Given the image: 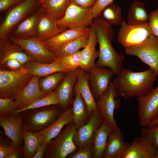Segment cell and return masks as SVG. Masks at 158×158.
I'll return each instance as SVG.
<instances>
[{
    "label": "cell",
    "instance_id": "obj_6",
    "mask_svg": "<svg viewBox=\"0 0 158 158\" xmlns=\"http://www.w3.org/2000/svg\"><path fill=\"white\" fill-rule=\"evenodd\" d=\"M25 66L16 71L0 68V97L14 99L33 76Z\"/></svg>",
    "mask_w": 158,
    "mask_h": 158
},
{
    "label": "cell",
    "instance_id": "obj_10",
    "mask_svg": "<svg viewBox=\"0 0 158 158\" xmlns=\"http://www.w3.org/2000/svg\"><path fill=\"white\" fill-rule=\"evenodd\" d=\"M118 96L115 87L111 81L107 91L96 101L97 109L104 122L111 129L119 128L114 116L115 110L119 107L121 102L120 99H115Z\"/></svg>",
    "mask_w": 158,
    "mask_h": 158
},
{
    "label": "cell",
    "instance_id": "obj_3",
    "mask_svg": "<svg viewBox=\"0 0 158 158\" xmlns=\"http://www.w3.org/2000/svg\"><path fill=\"white\" fill-rule=\"evenodd\" d=\"M41 6L40 0H23L8 9L0 24V42L8 38L14 28Z\"/></svg>",
    "mask_w": 158,
    "mask_h": 158
},
{
    "label": "cell",
    "instance_id": "obj_31",
    "mask_svg": "<svg viewBox=\"0 0 158 158\" xmlns=\"http://www.w3.org/2000/svg\"><path fill=\"white\" fill-rule=\"evenodd\" d=\"M111 130L103 122L95 132L92 143L94 158H102Z\"/></svg>",
    "mask_w": 158,
    "mask_h": 158
},
{
    "label": "cell",
    "instance_id": "obj_49",
    "mask_svg": "<svg viewBox=\"0 0 158 158\" xmlns=\"http://www.w3.org/2000/svg\"><path fill=\"white\" fill-rule=\"evenodd\" d=\"M44 0H40V2L41 3V5L43 3L44 1Z\"/></svg>",
    "mask_w": 158,
    "mask_h": 158
},
{
    "label": "cell",
    "instance_id": "obj_15",
    "mask_svg": "<svg viewBox=\"0 0 158 158\" xmlns=\"http://www.w3.org/2000/svg\"><path fill=\"white\" fill-rule=\"evenodd\" d=\"M82 69L78 67L68 73L56 89L59 99V105L65 110L73 102L74 89Z\"/></svg>",
    "mask_w": 158,
    "mask_h": 158
},
{
    "label": "cell",
    "instance_id": "obj_20",
    "mask_svg": "<svg viewBox=\"0 0 158 158\" xmlns=\"http://www.w3.org/2000/svg\"><path fill=\"white\" fill-rule=\"evenodd\" d=\"M44 12L41 6L35 12L20 22L10 34L21 39L36 37L38 23Z\"/></svg>",
    "mask_w": 158,
    "mask_h": 158
},
{
    "label": "cell",
    "instance_id": "obj_26",
    "mask_svg": "<svg viewBox=\"0 0 158 158\" xmlns=\"http://www.w3.org/2000/svg\"><path fill=\"white\" fill-rule=\"evenodd\" d=\"M90 29V27L68 29L50 39L42 42L54 53L63 44L85 35Z\"/></svg>",
    "mask_w": 158,
    "mask_h": 158
},
{
    "label": "cell",
    "instance_id": "obj_44",
    "mask_svg": "<svg viewBox=\"0 0 158 158\" xmlns=\"http://www.w3.org/2000/svg\"><path fill=\"white\" fill-rule=\"evenodd\" d=\"M23 0H0V11L3 12Z\"/></svg>",
    "mask_w": 158,
    "mask_h": 158
},
{
    "label": "cell",
    "instance_id": "obj_43",
    "mask_svg": "<svg viewBox=\"0 0 158 158\" xmlns=\"http://www.w3.org/2000/svg\"><path fill=\"white\" fill-rule=\"evenodd\" d=\"M24 65L16 60L11 59L7 60L0 67L5 66L11 71H16L24 67Z\"/></svg>",
    "mask_w": 158,
    "mask_h": 158
},
{
    "label": "cell",
    "instance_id": "obj_47",
    "mask_svg": "<svg viewBox=\"0 0 158 158\" xmlns=\"http://www.w3.org/2000/svg\"><path fill=\"white\" fill-rule=\"evenodd\" d=\"M47 144L44 142L39 147L32 158H42L47 149Z\"/></svg>",
    "mask_w": 158,
    "mask_h": 158
},
{
    "label": "cell",
    "instance_id": "obj_41",
    "mask_svg": "<svg viewBox=\"0 0 158 158\" xmlns=\"http://www.w3.org/2000/svg\"><path fill=\"white\" fill-rule=\"evenodd\" d=\"M148 23L152 34L158 37V9L149 14Z\"/></svg>",
    "mask_w": 158,
    "mask_h": 158
},
{
    "label": "cell",
    "instance_id": "obj_19",
    "mask_svg": "<svg viewBox=\"0 0 158 158\" xmlns=\"http://www.w3.org/2000/svg\"><path fill=\"white\" fill-rule=\"evenodd\" d=\"M130 144L124 140L119 128L111 129L102 158H122Z\"/></svg>",
    "mask_w": 158,
    "mask_h": 158
},
{
    "label": "cell",
    "instance_id": "obj_5",
    "mask_svg": "<svg viewBox=\"0 0 158 158\" xmlns=\"http://www.w3.org/2000/svg\"><path fill=\"white\" fill-rule=\"evenodd\" d=\"M77 128L73 122L66 125L47 144L43 157L65 158L78 150L74 141Z\"/></svg>",
    "mask_w": 158,
    "mask_h": 158
},
{
    "label": "cell",
    "instance_id": "obj_2",
    "mask_svg": "<svg viewBox=\"0 0 158 158\" xmlns=\"http://www.w3.org/2000/svg\"><path fill=\"white\" fill-rule=\"evenodd\" d=\"M92 24L99 46L98 59L95 66L110 68L116 75L123 68L122 64L125 57L117 53L112 44L111 41L114 36V29L99 17L93 19Z\"/></svg>",
    "mask_w": 158,
    "mask_h": 158
},
{
    "label": "cell",
    "instance_id": "obj_17",
    "mask_svg": "<svg viewBox=\"0 0 158 158\" xmlns=\"http://www.w3.org/2000/svg\"><path fill=\"white\" fill-rule=\"evenodd\" d=\"M40 77L33 75L28 83L15 97L14 100L19 109L28 107L45 95L41 91Z\"/></svg>",
    "mask_w": 158,
    "mask_h": 158
},
{
    "label": "cell",
    "instance_id": "obj_32",
    "mask_svg": "<svg viewBox=\"0 0 158 158\" xmlns=\"http://www.w3.org/2000/svg\"><path fill=\"white\" fill-rule=\"evenodd\" d=\"M149 14L146 9L144 4L138 0H135L130 7L127 14V23L136 25L148 23Z\"/></svg>",
    "mask_w": 158,
    "mask_h": 158
},
{
    "label": "cell",
    "instance_id": "obj_48",
    "mask_svg": "<svg viewBox=\"0 0 158 158\" xmlns=\"http://www.w3.org/2000/svg\"><path fill=\"white\" fill-rule=\"evenodd\" d=\"M158 125V115L152 122L150 123L147 126L150 127Z\"/></svg>",
    "mask_w": 158,
    "mask_h": 158
},
{
    "label": "cell",
    "instance_id": "obj_29",
    "mask_svg": "<svg viewBox=\"0 0 158 158\" xmlns=\"http://www.w3.org/2000/svg\"><path fill=\"white\" fill-rule=\"evenodd\" d=\"M72 107L73 123L78 128L85 124L90 116L81 94L74 92Z\"/></svg>",
    "mask_w": 158,
    "mask_h": 158
},
{
    "label": "cell",
    "instance_id": "obj_35",
    "mask_svg": "<svg viewBox=\"0 0 158 158\" xmlns=\"http://www.w3.org/2000/svg\"><path fill=\"white\" fill-rule=\"evenodd\" d=\"M60 102L56 90L47 94L43 97L36 101L27 107L16 109L11 112L9 116H14L28 110L43 107L59 105Z\"/></svg>",
    "mask_w": 158,
    "mask_h": 158
},
{
    "label": "cell",
    "instance_id": "obj_39",
    "mask_svg": "<svg viewBox=\"0 0 158 158\" xmlns=\"http://www.w3.org/2000/svg\"><path fill=\"white\" fill-rule=\"evenodd\" d=\"M18 108L12 97L0 98V115L8 116Z\"/></svg>",
    "mask_w": 158,
    "mask_h": 158
},
{
    "label": "cell",
    "instance_id": "obj_36",
    "mask_svg": "<svg viewBox=\"0 0 158 158\" xmlns=\"http://www.w3.org/2000/svg\"><path fill=\"white\" fill-rule=\"evenodd\" d=\"M67 73L60 72L46 76L39 81L41 91L45 95L55 90Z\"/></svg>",
    "mask_w": 158,
    "mask_h": 158
},
{
    "label": "cell",
    "instance_id": "obj_13",
    "mask_svg": "<svg viewBox=\"0 0 158 158\" xmlns=\"http://www.w3.org/2000/svg\"><path fill=\"white\" fill-rule=\"evenodd\" d=\"M89 84L92 94L97 101L108 89L111 80L115 75L111 69L94 66L88 71Z\"/></svg>",
    "mask_w": 158,
    "mask_h": 158
},
{
    "label": "cell",
    "instance_id": "obj_28",
    "mask_svg": "<svg viewBox=\"0 0 158 158\" xmlns=\"http://www.w3.org/2000/svg\"><path fill=\"white\" fill-rule=\"evenodd\" d=\"M23 147L25 158H32L39 146L44 142V138L39 132H33L23 128Z\"/></svg>",
    "mask_w": 158,
    "mask_h": 158
},
{
    "label": "cell",
    "instance_id": "obj_34",
    "mask_svg": "<svg viewBox=\"0 0 158 158\" xmlns=\"http://www.w3.org/2000/svg\"><path fill=\"white\" fill-rule=\"evenodd\" d=\"M122 13L121 7L112 2L102 10L99 17L111 26L119 25L123 20Z\"/></svg>",
    "mask_w": 158,
    "mask_h": 158
},
{
    "label": "cell",
    "instance_id": "obj_7",
    "mask_svg": "<svg viewBox=\"0 0 158 158\" xmlns=\"http://www.w3.org/2000/svg\"><path fill=\"white\" fill-rule=\"evenodd\" d=\"M93 19L92 8H84L71 2L63 17L57 23L59 27L68 29L89 28Z\"/></svg>",
    "mask_w": 158,
    "mask_h": 158
},
{
    "label": "cell",
    "instance_id": "obj_42",
    "mask_svg": "<svg viewBox=\"0 0 158 158\" xmlns=\"http://www.w3.org/2000/svg\"><path fill=\"white\" fill-rule=\"evenodd\" d=\"M114 0H97L92 8L93 18L99 17L102 10L107 6L113 2Z\"/></svg>",
    "mask_w": 158,
    "mask_h": 158
},
{
    "label": "cell",
    "instance_id": "obj_30",
    "mask_svg": "<svg viewBox=\"0 0 158 158\" xmlns=\"http://www.w3.org/2000/svg\"><path fill=\"white\" fill-rule=\"evenodd\" d=\"M90 31L85 35L67 42L57 49L54 53L61 58L75 54L84 48L88 42Z\"/></svg>",
    "mask_w": 158,
    "mask_h": 158
},
{
    "label": "cell",
    "instance_id": "obj_16",
    "mask_svg": "<svg viewBox=\"0 0 158 158\" xmlns=\"http://www.w3.org/2000/svg\"><path fill=\"white\" fill-rule=\"evenodd\" d=\"M23 118L21 113L15 115L0 116V125L5 134L12 141L15 147H21L23 140L22 135Z\"/></svg>",
    "mask_w": 158,
    "mask_h": 158
},
{
    "label": "cell",
    "instance_id": "obj_25",
    "mask_svg": "<svg viewBox=\"0 0 158 158\" xmlns=\"http://www.w3.org/2000/svg\"><path fill=\"white\" fill-rule=\"evenodd\" d=\"M90 28L88 42L81 50V61L80 66L82 70L87 71L95 66V60L99 56V52L96 49L97 42L92 24Z\"/></svg>",
    "mask_w": 158,
    "mask_h": 158
},
{
    "label": "cell",
    "instance_id": "obj_33",
    "mask_svg": "<svg viewBox=\"0 0 158 158\" xmlns=\"http://www.w3.org/2000/svg\"><path fill=\"white\" fill-rule=\"evenodd\" d=\"M71 0H44L41 5L44 11L57 20L62 18Z\"/></svg>",
    "mask_w": 158,
    "mask_h": 158
},
{
    "label": "cell",
    "instance_id": "obj_9",
    "mask_svg": "<svg viewBox=\"0 0 158 158\" xmlns=\"http://www.w3.org/2000/svg\"><path fill=\"white\" fill-rule=\"evenodd\" d=\"M8 38L19 45L29 57L36 62L50 63L54 61L57 58L36 37L21 39L10 34Z\"/></svg>",
    "mask_w": 158,
    "mask_h": 158
},
{
    "label": "cell",
    "instance_id": "obj_11",
    "mask_svg": "<svg viewBox=\"0 0 158 158\" xmlns=\"http://www.w3.org/2000/svg\"><path fill=\"white\" fill-rule=\"evenodd\" d=\"M152 35L148 22L131 25L123 20L121 24L117 40L126 48L140 43Z\"/></svg>",
    "mask_w": 158,
    "mask_h": 158
},
{
    "label": "cell",
    "instance_id": "obj_50",
    "mask_svg": "<svg viewBox=\"0 0 158 158\" xmlns=\"http://www.w3.org/2000/svg\"><path fill=\"white\" fill-rule=\"evenodd\" d=\"M156 158H158V154H157V155L156 157Z\"/></svg>",
    "mask_w": 158,
    "mask_h": 158
},
{
    "label": "cell",
    "instance_id": "obj_37",
    "mask_svg": "<svg viewBox=\"0 0 158 158\" xmlns=\"http://www.w3.org/2000/svg\"><path fill=\"white\" fill-rule=\"evenodd\" d=\"M81 50L73 54L58 59L64 68L69 72L80 67L81 61Z\"/></svg>",
    "mask_w": 158,
    "mask_h": 158
},
{
    "label": "cell",
    "instance_id": "obj_46",
    "mask_svg": "<svg viewBox=\"0 0 158 158\" xmlns=\"http://www.w3.org/2000/svg\"><path fill=\"white\" fill-rule=\"evenodd\" d=\"M12 145H8L0 142V158H8Z\"/></svg>",
    "mask_w": 158,
    "mask_h": 158
},
{
    "label": "cell",
    "instance_id": "obj_40",
    "mask_svg": "<svg viewBox=\"0 0 158 158\" xmlns=\"http://www.w3.org/2000/svg\"><path fill=\"white\" fill-rule=\"evenodd\" d=\"M68 157L69 158H94V152L92 145L79 148Z\"/></svg>",
    "mask_w": 158,
    "mask_h": 158
},
{
    "label": "cell",
    "instance_id": "obj_21",
    "mask_svg": "<svg viewBox=\"0 0 158 158\" xmlns=\"http://www.w3.org/2000/svg\"><path fill=\"white\" fill-rule=\"evenodd\" d=\"M57 20L45 11L38 23L36 38L41 42L49 40L68 29L59 27Z\"/></svg>",
    "mask_w": 158,
    "mask_h": 158
},
{
    "label": "cell",
    "instance_id": "obj_24",
    "mask_svg": "<svg viewBox=\"0 0 158 158\" xmlns=\"http://www.w3.org/2000/svg\"><path fill=\"white\" fill-rule=\"evenodd\" d=\"M88 72L82 70L75 85L74 92H79L81 95L86 105L88 111L91 115L98 110L97 102L90 89L89 84Z\"/></svg>",
    "mask_w": 158,
    "mask_h": 158
},
{
    "label": "cell",
    "instance_id": "obj_27",
    "mask_svg": "<svg viewBox=\"0 0 158 158\" xmlns=\"http://www.w3.org/2000/svg\"><path fill=\"white\" fill-rule=\"evenodd\" d=\"M25 66L33 75L44 77L56 72L68 73L58 59L50 63H41L33 60L25 65Z\"/></svg>",
    "mask_w": 158,
    "mask_h": 158
},
{
    "label": "cell",
    "instance_id": "obj_18",
    "mask_svg": "<svg viewBox=\"0 0 158 158\" xmlns=\"http://www.w3.org/2000/svg\"><path fill=\"white\" fill-rule=\"evenodd\" d=\"M158 152L150 142L141 137L133 139L122 158H156Z\"/></svg>",
    "mask_w": 158,
    "mask_h": 158
},
{
    "label": "cell",
    "instance_id": "obj_14",
    "mask_svg": "<svg viewBox=\"0 0 158 158\" xmlns=\"http://www.w3.org/2000/svg\"><path fill=\"white\" fill-rule=\"evenodd\" d=\"M103 122L98 110L91 114L87 122L76 130L74 141L78 149L92 144L95 132Z\"/></svg>",
    "mask_w": 158,
    "mask_h": 158
},
{
    "label": "cell",
    "instance_id": "obj_38",
    "mask_svg": "<svg viewBox=\"0 0 158 158\" xmlns=\"http://www.w3.org/2000/svg\"><path fill=\"white\" fill-rule=\"evenodd\" d=\"M140 136L148 140L158 151V125L144 127L141 130Z\"/></svg>",
    "mask_w": 158,
    "mask_h": 158
},
{
    "label": "cell",
    "instance_id": "obj_1",
    "mask_svg": "<svg viewBox=\"0 0 158 158\" xmlns=\"http://www.w3.org/2000/svg\"><path fill=\"white\" fill-rule=\"evenodd\" d=\"M158 76L150 68L139 72L123 68L112 82L118 96L127 99L149 93L153 89Z\"/></svg>",
    "mask_w": 158,
    "mask_h": 158
},
{
    "label": "cell",
    "instance_id": "obj_4",
    "mask_svg": "<svg viewBox=\"0 0 158 158\" xmlns=\"http://www.w3.org/2000/svg\"><path fill=\"white\" fill-rule=\"evenodd\" d=\"M63 111L59 105H56L23 111L20 113L23 118V128L39 132L51 124Z\"/></svg>",
    "mask_w": 158,
    "mask_h": 158
},
{
    "label": "cell",
    "instance_id": "obj_23",
    "mask_svg": "<svg viewBox=\"0 0 158 158\" xmlns=\"http://www.w3.org/2000/svg\"><path fill=\"white\" fill-rule=\"evenodd\" d=\"M73 122L72 107L63 111L61 115L47 127L39 131L44 138V142L48 144L57 136L67 124Z\"/></svg>",
    "mask_w": 158,
    "mask_h": 158
},
{
    "label": "cell",
    "instance_id": "obj_22",
    "mask_svg": "<svg viewBox=\"0 0 158 158\" xmlns=\"http://www.w3.org/2000/svg\"><path fill=\"white\" fill-rule=\"evenodd\" d=\"M8 39L0 42V66L11 59L16 60L24 65L33 60L19 45L11 41L12 43Z\"/></svg>",
    "mask_w": 158,
    "mask_h": 158
},
{
    "label": "cell",
    "instance_id": "obj_12",
    "mask_svg": "<svg viewBox=\"0 0 158 158\" xmlns=\"http://www.w3.org/2000/svg\"><path fill=\"white\" fill-rule=\"evenodd\" d=\"M137 100L139 123L145 127L158 115V85Z\"/></svg>",
    "mask_w": 158,
    "mask_h": 158
},
{
    "label": "cell",
    "instance_id": "obj_8",
    "mask_svg": "<svg viewBox=\"0 0 158 158\" xmlns=\"http://www.w3.org/2000/svg\"><path fill=\"white\" fill-rule=\"evenodd\" d=\"M126 54L138 57L158 75V37L152 35L138 44L125 48Z\"/></svg>",
    "mask_w": 158,
    "mask_h": 158
},
{
    "label": "cell",
    "instance_id": "obj_45",
    "mask_svg": "<svg viewBox=\"0 0 158 158\" xmlns=\"http://www.w3.org/2000/svg\"><path fill=\"white\" fill-rule=\"evenodd\" d=\"M97 0H71V1L84 8H92Z\"/></svg>",
    "mask_w": 158,
    "mask_h": 158
}]
</instances>
